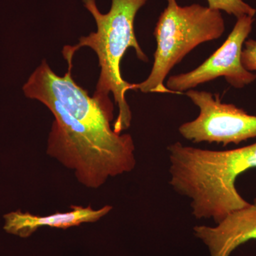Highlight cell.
Instances as JSON below:
<instances>
[{"mask_svg":"<svg viewBox=\"0 0 256 256\" xmlns=\"http://www.w3.org/2000/svg\"><path fill=\"white\" fill-rule=\"evenodd\" d=\"M64 76L46 60L23 86L25 96L41 102L52 112L46 153L74 170L79 183L98 188L110 178L130 172L136 166L134 142L129 134L114 132V106L104 105L72 77L73 62Z\"/></svg>","mask_w":256,"mask_h":256,"instance_id":"obj_1","label":"cell"},{"mask_svg":"<svg viewBox=\"0 0 256 256\" xmlns=\"http://www.w3.org/2000/svg\"><path fill=\"white\" fill-rule=\"evenodd\" d=\"M170 184L188 197L198 220L220 223L232 212L249 204L236 188L239 175L256 168V143L238 149L214 151L184 146H168Z\"/></svg>","mask_w":256,"mask_h":256,"instance_id":"obj_2","label":"cell"},{"mask_svg":"<svg viewBox=\"0 0 256 256\" xmlns=\"http://www.w3.org/2000/svg\"><path fill=\"white\" fill-rule=\"evenodd\" d=\"M148 0H112L110 11L102 14L96 0H82L84 6L95 20L97 30L88 36H82L74 46H65L62 50L64 58L73 62L76 52L82 47L94 50L98 58L100 76L92 97L104 105L114 106L109 95L112 94L118 107V114L112 128L114 132L128 129L132 122V112L126 100V92L131 90V84L121 75L120 63L128 48H133L140 60L149 62L138 43L134 30V18L140 8Z\"/></svg>","mask_w":256,"mask_h":256,"instance_id":"obj_3","label":"cell"},{"mask_svg":"<svg viewBox=\"0 0 256 256\" xmlns=\"http://www.w3.org/2000/svg\"><path fill=\"white\" fill-rule=\"evenodd\" d=\"M224 31L225 23L220 11L198 4L181 6L176 0H168L153 33L156 50L150 74L144 82L131 84V90L172 94L164 85L172 69L194 48L218 40Z\"/></svg>","mask_w":256,"mask_h":256,"instance_id":"obj_4","label":"cell"},{"mask_svg":"<svg viewBox=\"0 0 256 256\" xmlns=\"http://www.w3.org/2000/svg\"><path fill=\"white\" fill-rule=\"evenodd\" d=\"M186 96L200 109L198 117L185 122L178 132L185 139L194 143H222L238 144L256 138V116L249 114L233 104H223L220 96L191 89Z\"/></svg>","mask_w":256,"mask_h":256,"instance_id":"obj_5","label":"cell"},{"mask_svg":"<svg viewBox=\"0 0 256 256\" xmlns=\"http://www.w3.org/2000/svg\"><path fill=\"white\" fill-rule=\"evenodd\" d=\"M254 22L252 16L237 18L233 30L218 50L192 72L170 76L166 80V87L172 94H182L222 76L235 88H242L252 84L256 80V75L244 68L242 53Z\"/></svg>","mask_w":256,"mask_h":256,"instance_id":"obj_6","label":"cell"},{"mask_svg":"<svg viewBox=\"0 0 256 256\" xmlns=\"http://www.w3.org/2000/svg\"><path fill=\"white\" fill-rule=\"evenodd\" d=\"M194 233L208 248L210 256H230L244 242L256 239V198L215 226H196Z\"/></svg>","mask_w":256,"mask_h":256,"instance_id":"obj_7","label":"cell"},{"mask_svg":"<svg viewBox=\"0 0 256 256\" xmlns=\"http://www.w3.org/2000/svg\"><path fill=\"white\" fill-rule=\"evenodd\" d=\"M70 210L48 216L34 215L20 210L12 212L4 216V229L10 234L28 238L42 227L66 229L82 224L95 223L108 214L112 206L106 205L96 210L90 205L86 207L72 205Z\"/></svg>","mask_w":256,"mask_h":256,"instance_id":"obj_8","label":"cell"},{"mask_svg":"<svg viewBox=\"0 0 256 256\" xmlns=\"http://www.w3.org/2000/svg\"><path fill=\"white\" fill-rule=\"evenodd\" d=\"M207 2L210 9L224 11L227 14L234 15L237 18L244 16L254 18L256 13V10L244 0H207Z\"/></svg>","mask_w":256,"mask_h":256,"instance_id":"obj_9","label":"cell"},{"mask_svg":"<svg viewBox=\"0 0 256 256\" xmlns=\"http://www.w3.org/2000/svg\"><path fill=\"white\" fill-rule=\"evenodd\" d=\"M242 53V63L248 72L256 70V41L246 40L244 43Z\"/></svg>","mask_w":256,"mask_h":256,"instance_id":"obj_10","label":"cell"}]
</instances>
